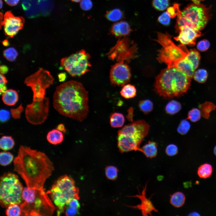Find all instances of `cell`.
Wrapping results in <instances>:
<instances>
[{"label": "cell", "instance_id": "18", "mask_svg": "<svg viewBox=\"0 0 216 216\" xmlns=\"http://www.w3.org/2000/svg\"><path fill=\"white\" fill-rule=\"evenodd\" d=\"M129 24L125 21H121L114 23L112 26L110 33L116 38L126 36L132 32Z\"/></svg>", "mask_w": 216, "mask_h": 216}, {"label": "cell", "instance_id": "27", "mask_svg": "<svg viewBox=\"0 0 216 216\" xmlns=\"http://www.w3.org/2000/svg\"><path fill=\"white\" fill-rule=\"evenodd\" d=\"M106 18L110 21L115 22L122 19L124 17L123 12L120 9L115 8L106 11Z\"/></svg>", "mask_w": 216, "mask_h": 216}, {"label": "cell", "instance_id": "15", "mask_svg": "<svg viewBox=\"0 0 216 216\" xmlns=\"http://www.w3.org/2000/svg\"><path fill=\"white\" fill-rule=\"evenodd\" d=\"M178 32L179 33V35L174 37V39L185 45H194L196 39L201 35L200 30L187 26L180 27Z\"/></svg>", "mask_w": 216, "mask_h": 216}, {"label": "cell", "instance_id": "16", "mask_svg": "<svg viewBox=\"0 0 216 216\" xmlns=\"http://www.w3.org/2000/svg\"><path fill=\"white\" fill-rule=\"evenodd\" d=\"M129 40L128 38H124L119 40L116 45L112 48L108 55L109 58L112 60L116 59L118 61L126 59L130 56L131 51L128 47Z\"/></svg>", "mask_w": 216, "mask_h": 216}, {"label": "cell", "instance_id": "44", "mask_svg": "<svg viewBox=\"0 0 216 216\" xmlns=\"http://www.w3.org/2000/svg\"><path fill=\"white\" fill-rule=\"evenodd\" d=\"M165 151L166 154L168 155L173 156L178 153V148L176 145L174 144H170L166 148Z\"/></svg>", "mask_w": 216, "mask_h": 216}, {"label": "cell", "instance_id": "9", "mask_svg": "<svg viewBox=\"0 0 216 216\" xmlns=\"http://www.w3.org/2000/svg\"><path fill=\"white\" fill-rule=\"evenodd\" d=\"M90 57L88 53L82 50L62 58L61 65L72 76H80L89 71L91 66L89 62Z\"/></svg>", "mask_w": 216, "mask_h": 216}, {"label": "cell", "instance_id": "3", "mask_svg": "<svg viewBox=\"0 0 216 216\" xmlns=\"http://www.w3.org/2000/svg\"><path fill=\"white\" fill-rule=\"evenodd\" d=\"M190 78L177 68H168L162 70L156 78L155 92L166 99L178 97L189 88Z\"/></svg>", "mask_w": 216, "mask_h": 216}, {"label": "cell", "instance_id": "59", "mask_svg": "<svg viewBox=\"0 0 216 216\" xmlns=\"http://www.w3.org/2000/svg\"><path fill=\"white\" fill-rule=\"evenodd\" d=\"M72 2H78L81 1V0H71Z\"/></svg>", "mask_w": 216, "mask_h": 216}, {"label": "cell", "instance_id": "43", "mask_svg": "<svg viewBox=\"0 0 216 216\" xmlns=\"http://www.w3.org/2000/svg\"><path fill=\"white\" fill-rule=\"evenodd\" d=\"M210 44L209 41L206 39L202 40L199 41L197 46V49L201 51H205L209 48Z\"/></svg>", "mask_w": 216, "mask_h": 216}, {"label": "cell", "instance_id": "56", "mask_svg": "<svg viewBox=\"0 0 216 216\" xmlns=\"http://www.w3.org/2000/svg\"><path fill=\"white\" fill-rule=\"evenodd\" d=\"M193 2L194 3L196 4H199L200 3V2L201 1H203L204 0H190Z\"/></svg>", "mask_w": 216, "mask_h": 216}, {"label": "cell", "instance_id": "34", "mask_svg": "<svg viewBox=\"0 0 216 216\" xmlns=\"http://www.w3.org/2000/svg\"><path fill=\"white\" fill-rule=\"evenodd\" d=\"M208 75L207 72L206 70L200 69L194 72L193 77L197 82L202 83L206 81Z\"/></svg>", "mask_w": 216, "mask_h": 216}, {"label": "cell", "instance_id": "60", "mask_svg": "<svg viewBox=\"0 0 216 216\" xmlns=\"http://www.w3.org/2000/svg\"><path fill=\"white\" fill-rule=\"evenodd\" d=\"M214 154L216 156V146L214 148Z\"/></svg>", "mask_w": 216, "mask_h": 216}, {"label": "cell", "instance_id": "10", "mask_svg": "<svg viewBox=\"0 0 216 216\" xmlns=\"http://www.w3.org/2000/svg\"><path fill=\"white\" fill-rule=\"evenodd\" d=\"M186 20L187 26L200 31L206 26L210 18L209 8L201 4L193 3L181 11Z\"/></svg>", "mask_w": 216, "mask_h": 216}, {"label": "cell", "instance_id": "6", "mask_svg": "<svg viewBox=\"0 0 216 216\" xmlns=\"http://www.w3.org/2000/svg\"><path fill=\"white\" fill-rule=\"evenodd\" d=\"M46 193L56 208L58 216L64 212L67 205L71 200L79 199V189L76 187L74 180L66 175L56 180Z\"/></svg>", "mask_w": 216, "mask_h": 216}, {"label": "cell", "instance_id": "39", "mask_svg": "<svg viewBox=\"0 0 216 216\" xmlns=\"http://www.w3.org/2000/svg\"><path fill=\"white\" fill-rule=\"evenodd\" d=\"M201 117L200 110L196 108H194L189 111L188 113V118L192 122L199 120Z\"/></svg>", "mask_w": 216, "mask_h": 216}, {"label": "cell", "instance_id": "4", "mask_svg": "<svg viewBox=\"0 0 216 216\" xmlns=\"http://www.w3.org/2000/svg\"><path fill=\"white\" fill-rule=\"evenodd\" d=\"M22 216H50L56 208L44 189L24 188L20 205Z\"/></svg>", "mask_w": 216, "mask_h": 216}, {"label": "cell", "instance_id": "32", "mask_svg": "<svg viewBox=\"0 0 216 216\" xmlns=\"http://www.w3.org/2000/svg\"><path fill=\"white\" fill-rule=\"evenodd\" d=\"M19 205L17 204H13L10 205L6 209V215L8 216L22 215V212Z\"/></svg>", "mask_w": 216, "mask_h": 216}, {"label": "cell", "instance_id": "13", "mask_svg": "<svg viewBox=\"0 0 216 216\" xmlns=\"http://www.w3.org/2000/svg\"><path fill=\"white\" fill-rule=\"evenodd\" d=\"M110 77L112 84L123 86L130 80V68L123 61H118L111 66Z\"/></svg>", "mask_w": 216, "mask_h": 216}, {"label": "cell", "instance_id": "37", "mask_svg": "<svg viewBox=\"0 0 216 216\" xmlns=\"http://www.w3.org/2000/svg\"><path fill=\"white\" fill-rule=\"evenodd\" d=\"M118 172V169L114 166H109L106 168V175L107 178L110 180L116 179L117 177Z\"/></svg>", "mask_w": 216, "mask_h": 216}, {"label": "cell", "instance_id": "53", "mask_svg": "<svg viewBox=\"0 0 216 216\" xmlns=\"http://www.w3.org/2000/svg\"><path fill=\"white\" fill-rule=\"evenodd\" d=\"M63 132H65L66 129L64 125L63 124H60L57 127V129Z\"/></svg>", "mask_w": 216, "mask_h": 216}, {"label": "cell", "instance_id": "12", "mask_svg": "<svg viewBox=\"0 0 216 216\" xmlns=\"http://www.w3.org/2000/svg\"><path fill=\"white\" fill-rule=\"evenodd\" d=\"M49 109V98L45 97L42 99L33 100L28 105L25 110L28 121L34 125L44 123L47 117Z\"/></svg>", "mask_w": 216, "mask_h": 216}, {"label": "cell", "instance_id": "55", "mask_svg": "<svg viewBox=\"0 0 216 216\" xmlns=\"http://www.w3.org/2000/svg\"><path fill=\"white\" fill-rule=\"evenodd\" d=\"M188 215L190 216H200V215L197 212H192L191 213H190Z\"/></svg>", "mask_w": 216, "mask_h": 216}, {"label": "cell", "instance_id": "8", "mask_svg": "<svg viewBox=\"0 0 216 216\" xmlns=\"http://www.w3.org/2000/svg\"><path fill=\"white\" fill-rule=\"evenodd\" d=\"M157 33V39L155 40L162 46L158 50L157 60L159 62L166 64L168 68L173 67L175 64L186 56L188 50L185 45H176L168 33Z\"/></svg>", "mask_w": 216, "mask_h": 216}, {"label": "cell", "instance_id": "22", "mask_svg": "<svg viewBox=\"0 0 216 216\" xmlns=\"http://www.w3.org/2000/svg\"><path fill=\"white\" fill-rule=\"evenodd\" d=\"M64 136L62 132L57 129L52 130L49 131L46 136L48 142L53 145H57L62 142L63 140Z\"/></svg>", "mask_w": 216, "mask_h": 216}, {"label": "cell", "instance_id": "36", "mask_svg": "<svg viewBox=\"0 0 216 216\" xmlns=\"http://www.w3.org/2000/svg\"><path fill=\"white\" fill-rule=\"evenodd\" d=\"M169 5V0H153L152 5L156 10L163 11L166 9Z\"/></svg>", "mask_w": 216, "mask_h": 216}, {"label": "cell", "instance_id": "30", "mask_svg": "<svg viewBox=\"0 0 216 216\" xmlns=\"http://www.w3.org/2000/svg\"><path fill=\"white\" fill-rule=\"evenodd\" d=\"M181 108V105L178 102L175 100L169 101L165 107L166 112L170 115H173L178 112Z\"/></svg>", "mask_w": 216, "mask_h": 216}, {"label": "cell", "instance_id": "17", "mask_svg": "<svg viewBox=\"0 0 216 216\" xmlns=\"http://www.w3.org/2000/svg\"><path fill=\"white\" fill-rule=\"evenodd\" d=\"M147 185V183L145 187L143 188L141 194L139 191V194L130 196V197H131L138 198L140 200L141 203L136 206H128V207L134 209L140 210L142 212V215L144 216H148V215H152L151 212L153 211L158 212V210L154 206L150 199L147 198L146 197V191Z\"/></svg>", "mask_w": 216, "mask_h": 216}, {"label": "cell", "instance_id": "20", "mask_svg": "<svg viewBox=\"0 0 216 216\" xmlns=\"http://www.w3.org/2000/svg\"><path fill=\"white\" fill-rule=\"evenodd\" d=\"M141 152L147 158H152L155 157L158 152V144L154 141H149L141 148Z\"/></svg>", "mask_w": 216, "mask_h": 216}, {"label": "cell", "instance_id": "33", "mask_svg": "<svg viewBox=\"0 0 216 216\" xmlns=\"http://www.w3.org/2000/svg\"><path fill=\"white\" fill-rule=\"evenodd\" d=\"M14 157L10 152H2L0 153V164L2 166H6L10 164L12 161Z\"/></svg>", "mask_w": 216, "mask_h": 216}, {"label": "cell", "instance_id": "7", "mask_svg": "<svg viewBox=\"0 0 216 216\" xmlns=\"http://www.w3.org/2000/svg\"><path fill=\"white\" fill-rule=\"evenodd\" d=\"M23 189L16 175L10 172L4 173L0 178L1 206L7 208L13 204L20 205L22 202Z\"/></svg>", "mask_w": 216, "mask_h": 216}, {"label": "cell", "instance_id": "50", "mask_svg": "<svg viewBox=\"0 0 216 216\" xmlns=\"http://www.w3.org/2000/svg\"><path fill=\"white\" fill-rule=\"evenodd\" d=\"M5 2L10 6H15L18 3L20 0H4Z\"/></svg>", "mask_w": 216, "mask_h": 216}, {"label": "cell", "instance_id": "2", "mask_svg": "<svg viewBox=\"0 0 216 216\" xmlns=\"http://www.w3.org/2000/svg\"><path fill=\"white\" fill-rule=\"evenodd\" d=\"M88 92L81 83L71 80L57 87L53 96L54 108L60 114L82 122L88 113Z\"/></svg>", "mask_w": 216, "mask_h": 216}, {"label": "cell", "instance_id": "48", "mask_svg": "<svg viewBox=\"0 0 216 216\" xmlns=\"http://www.w3.org/2000/svg\"><path fill=\"white\" fill-rule=\"evenodd\" d=\"M78 199H72L67 204L66 206H69L79 208L80 207V203L78 201Z\"/></svg>", "mask_w": 216, "mask_h": 216}, {"label": "cell", "instance_id": "45", "mask_svg": "<svg viewBox=\"0 0 216 216\" xmlns=\"http://www.w3.org/2000/svg\"><path fill=\"white\" fill-rule=\"evenodd\" d=\"M80 6L82 10L87 11L91 9L93 6V3L91 0H82L80 4Z\"/></svg>", "mask_w": 216, "mask_h": 216}, {"label": "cell", "instance_id": "26", "mask_svg": "<svg viewBox=\"0 0 216 216\" xmlns=\"http://www.w3.org/2000/svg\"><path fill=\"white\" fill-rule=\"evenodd\" d=\"M212 171V166L210 164L205 163L201 165L198 168L197 172L200 178H206L211 176Z\"/></svg>", "mask_w": 216, "mask_h": 216}, {"label": "cell", "instance_id": "41", "mask_svg": "<svg viewBox=\"0 0 216 216\" xmlns=\"http://www.w3.org/2000/svg\"><path fill=\"white\" fill-rule=\"evenodd\" d=\"M170 18L166 12L159 16L158 20L161 24L165 26H168L170 23Z\"/></svg>", "mask_w": 216, "mask_h": 216}, {"label": "cell", "instance_id": "14", "mask_svg": "<svg viewBox=\"0 0 216 216\" xmlns=\"http://www.w3.org/2000/svg\"><path fill=\"white\" fill-rule=\"evenodd\" d=\"M24 22L23 17L15 16L10 11H8L5 13L1 23V29L2 25L3 26L5 35L12 38L22 29Z\"/></svg>", "mask_w": 216, "mask_h": 216}, {"label": "cell", "instance_id": "24", "mask_svg": "<svg viewBox=\"0 0 216 216\" xmlns=\"http://www.w3.org/2000/svg\"><path fill=\"white\" fill-rule=\"evenodd\" d=\"M125 119L123 115L121 113L114 112L110 118V123L111 126L114 128L122 127L124 125Z\"/></svg>", "mask_w": 216, "mask_h": 216}, {"label": "cell", "instance_id": "38", "mask_svg": "<svg viewBox=\"0 0 216 216\" xmlns=\"http://www.w3.org/2000/svg\"><path fill=\"white\" fill-rule=\"evenodd\" d=\"M190 127V124L189 122L186 120H183L181 121L178 127V132L182 135L186 134L189 130Z\"/></svg>", "mask_w": 216, "mask_h": 216}, {"label": "cell", "instance_id": "52", "mask_svg": "<svg viewBox=\"0 0 216 216\" xmlns=\"http://www.w3.org/2000/svg\"><path fill=\"white\" fill-rule=\"evenodd\" d=\"M58 76L60 82H63L66 78V74L65 73H61L58 74Z\"/></svg>", "mask_w": 216, "mask_h": 216}, {"label": "cell", "instance_id": "42", "mask_svg": "<svg viewBox=\"0 0 216 216\" xmlns=\"http://www.w3.org/2000/svg\"><path fill=\"white\" fill-rule=\"evenodd\" d=\"M23 110V108L21 104L18 107L15 109H11L10 112L12 117L15 119L20 118L21 113Z\"/></svg>", "mask_w": 216, "mask_h": 216}, {"label": "cell", "instance_id": "5", "mask_svg": "<svg viewBox=\"0 0 216 216\" xmlns=\"http://www.w3.org/2000/svg\"><path fill=\"white\" fill-rule=\"evenodd\" d=\"M149 128V125L144 120L135 121L123 127L118 131L117 137L120 152H141L140 145L148 134Z\"/></svg>", "mask_w": 216, "mask_h": 216}, {"label": "cell", "instance_id": "46", "mask_svg": "<svg viewBox=\"0 0 216 216\" xmlns=\"http://www.w3.org/2000/svg\"><path fill=\"white\" fill-rule=\"evenodd\" d=\"M79 208L74 207L67 206L64 212L66 216H74L78 214Z\"/></svg>", "mask_w": 216, "mask_h": 216}, {"label": "cell", "instance_id": "21", "mask_svg": "<svg viewBox=\"0 0 216 216\" xmlns=\"http://www.w3.org/2000/svg\"><path fill=\"white\" fill-rule=\"evenodd\" d=\"M2 99L6 105L9 106H13L17 102L18 95L15 90L9 89L7 90L2 94Z\"/></svg>", "mask_w": 216, "mask_h": 216}, {"label": "cell", "instance_id": "54", "mask_svg": "<svg viewBox=\"0 0 216 216\" xmlns=\"http://www.w3.org/2000/svg\"><path fill=\"white\" fill-rule=\"evenodd\" d=\"M3 45L4 46H7L9 45L8 40V39L4 40L2 42Z\"/></svg>", "mask_w": 216, "mask_h": 216}, {"label": "cell", "instance_id": "49", "mask_svg": "<svg viewBox=\"0 0 216 216\" xmlns=\"http://www.w3.org/2000/svg\"><path fill=\"white\" fill-rule=\"evenodd\" d=\"M8 82L5 77L3 74H0V86L2 87L6 86V84Z\"/></svg>", "mask_w": 216, "mask_h": 216}, {"label": "cell", "instance_id": "29", "mask_svg": "<svg viewBox=\"0 0 216 216\" xmlns=\"http://www.w3.org/2000/svg\"><path fill=\"white\" fill-rule=\"evenodd\" d=\"M14 144V141L11 136H3L0 139V148L3 150L7 151L12 149Z\"/></svg>", "mask_w": 216, "mask_h": 216}, {"label": "cell", "instance_id": "57", "mask_svg": "<svg viewBox=\"0 0 216 216\" xmlns=\"http://www.w3.org/2000/svg\"><path fill=\"white\" fill-rule=\"evenodd\" d=\"M3 14L1 12H0V23L2 22L3 20Z\"/></svg>", "mask_w": 216, "mask_h": 216}, {"label": "cell", "instance_id": "19", "mask_svg": "<svg viewBox=\"0 0 216 216\" xmlns=\"http://www.w3.org/2000/svg\"><path fill=\"white\" fill-rule=\"evenodd\" d=\"M173 67L177 68L190 79L193 77L196 70L193 64L185 57L175 64Z\"/></svg>", "mask_w": 216, "mask_h": 216}, {"label": "cell", "instance_id": "51", "mask_svg": "<svg viewBox=\"0 0 216 216\" xmlns=\"http://www.w3.org/2000/svg\"><path fill=\"white\" fill-rule=\"evenodd\" d=\"M8 68L5 65H2L0 67L1 74H4L8 72Z\"/></svg>", "mask_w": 216, "mask_h": 216}, {"label": "cell", "instance_id": "40", "mask_svg": "<svg viewBox=\"0 0 216 216\" xmlns=\"http://www.w3.org/2000/svg\"><path fill=\"white\" fill-rule=\"evenodd\" d=\"M179 11V5L175 3L173 6L168 8L166 12L170 18H173L177 16Z\"/></svg>", "mask_w": 216, "mask_h": 216}, {"label": "cell", "instance_id": "11", "mask_svg": "<svg viewBox=\"0 0 216 216\" xmlns=\"http://www.w3.org/2000/svg\"><path fill=\"white\" fill-rule=\"evenodd\" d=\"M53 80L50 72L41 68L27 77L24 83L31 88L33 92V100L42 99L45 97L46 89L52 84Z\"/></svg>", "mask_w": 216, "mask_h": 216}, {"label": "cell", "instance_id": "28", "mask_svg": "<svg viewBox=\"0 0 216 216\" xmlns=\"http://www.w3.org/2000/svg\"><path fill=\"white\" fill-rule=\"evenodd\" d=\"M136 90L135 87L131 84H127L124 86L120 93L121 95L126 99L133 98L136 94Z\"/></svg>", "mask_w": 216, "mask_h": 216}, {"label": "cell", "instance_id": "31", "mask_svg": "<svg viewBox=\"0 0 216 216\" xmlns=\"http://www.w3.org/2000/svg\"><path fill=\"white\" fill-rule=\"evenodd\" d=\"M138 106L140 111L144 114H147L152 111L153 104L151 100L146 99L140 101L138 104Z\"/></svg>", "mask_w": 216, "mask_h": 216}, {"label": "cell", "instance_id": "35", "mask_svg": "<svg viewBox=\"0 0 216 216\" xmlns=\"http://www.w3.org/2000/svg\"><path fill=\"white\" fill-rule=\"evenodd\" d=\"M4 57L7 60L13 62L15 61L18 55V53L15 48L9 47L5 50L3 52Z\"/></svg>", "mask_w": 216, "mask_h": 216}, {"label": "cell", "instance_id": "1", "mask_svg": "<svg viewBox=\"0 0 216 216\" xmlns=\"http://www.w3.org/2000/svg\"><path fill=\"white\" fill-rule=\"evenodd\" d=\"M14 171L29 189H44L46 180L54 170L52 162L44 153L21 146L14 160Z\"/></svg>", "mask_w": 216, "mask_h": 216}, {"label": "cell", "instance_id": "47", "mask_svg": "<svg viewBox=\"0 0 216 216\" xmlns=\"http://www.w3.org/2000/svg\"><path fill=\"white\" fill-rule=\"evenodd\" d=\"M10 117V112L8 110L2 109L0 111V121L2 122H4L9 119Z\"/></svg>", "mask_w": 216, "mask_h": 216}, {"label": "cell", "instance_id": "58", "mask_svg": "<svg viewBox=\"0 0 216 216\" xmlns=\"http://www.w3.org/2000/svg\"><path fill=\"white\" fill-rule=\"evenodd\" d=\"M3 7V2L2 0H0V8L2 9Z\"/></svg>", "mask_w": 216, "mask_h": 216}, {"label": "cell", "instance_id": "23", "mask_svg": "<svg viewBox=\"0 0 216 216\" xmlns=\"http://www.w3.org/2000/svg\"><path fill=\"white\" fill-rule=\"evenodd\" d=\"M185 200V197L184 194L181 192H177L171 196L170 202L173 206L180 208L184 205Z\"/></svg>", "mask_w": 216, "mask_h": 216}, {"label": "cell", "instance_id": "25", "mask_svg": "<svg viewBox=\"0 0 216 216\" xmlns=\"http://www.w3.org/2000/svg\"><path fill=\"white\" fill-rule=\"evenodd\" d=\"M185 58L193 64L195 69L197 68L199 65L200 56L197 50L195 49L188 50Z\"/></svg>", "mask_w": 216, "mask_h": 216}]
</instances>
